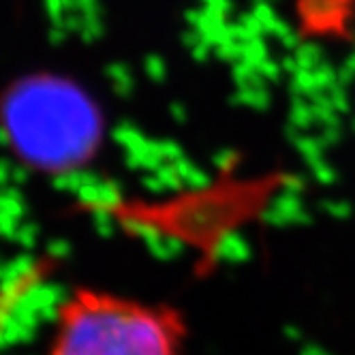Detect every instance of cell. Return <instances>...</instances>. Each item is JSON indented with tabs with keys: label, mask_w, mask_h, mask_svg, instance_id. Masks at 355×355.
<instances>
[{
	"label": "cell",
	"mask_w": 355,
	"mask_h": 355,
	"mask_svg": "<svg viewBox=\"0 0 355 355\" xmlns=\"http://www.w3.org/2000/svg\"><path fill=\"white\" fill-rule=\"evenodd\" d=\"M266 180L232 173L163 197L114 195L90 201L86 210L133 238L175 244L199 257L216 259L227 238L268 204Z\"/></svg>",
	"instance_id": "cell-1"
},
{
	"label": "cell",
	"mask_w": 355,
	"mask_h": 355,
	"mask_svg": "<svg viewBox=\"0 0 355 355\" xmlns=\"http://www.w3.org/2000/svg\"><path fill=\"white\" fill-rule=\"evenodd\" d=\"M45 355H187V327L163 302L75 287L58 304Z\"/></svg>",
	"instance_id": "cell-2"
},
{
	"label": "cell",
	"mask_w": 355,
	"mask_h": 355,
	"mask_svg": "<svg viewBox=\"0 0 355 355\" xmlns=\"http://www.w3.org/2000/svg\"><path fill=\"white\" fill-rule=\"evenodd\" d=\"M56 261L49 257H39L24 263L7 278L0 281V340L5 338L7 327L15 313L26 304L43 285L49 283Z\"/></svg>",
	"instance_id": "cell-3"
}]
</instances>
